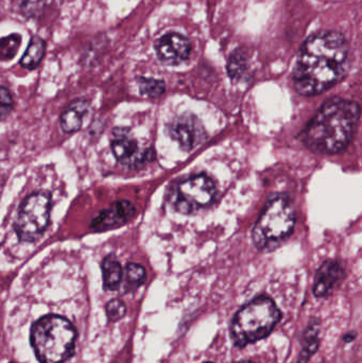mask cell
<instances>
[{"mask_svg":"<svg viewBox=\"0 0 362 363\" xmlns=\"http://www.w3.org/2000/svg\"><path fill=\"white\" fill-rule=\"evenodd\" d=\"M348 69L346 38L339 32H318L300 49L293 68V86L301 95H319L340 82Z\"/></svg>","mask_w":362,"mask_h":363,"instance_id":"cell-1","label":"cell"},{"mask_svg":"<svg viewBox=\"0 0 362 363\" xmlns=\"http://www.w3.org/2000/svg\"><path fill=\"white\" fill-rule=\"evenodd\" d=\"M359 117L361 108L356 102L332 98L308 123L303 142L315 152L336 155L350 144Z\"/></svg>","mask_w":362,"mask_h":363,"instance_id":"cell-2","label":"cell"},{"mask_svg":"<svg viewBox=\"0 0 362 363\" xmlns=\"http://www.w3.org/2000/svg\"><path fill=\"white\" fill-rule=\"evenodd\" d=\"M77 333L65 318H40L31 330V345L40 363H64L74 353Z\"/></svg>","mask_w":362,"mask_h":363,"instance_id":"cell-3","label":"cell"},{"mask_svg":"<svg viewBox=\"0 0 362 363\" xmlns=\"http://www.w3.org/2000/svg\"><path fill=\"white\" fill-rule=\"evenodd\" d=\"M282 319L272 298L259 296L244 305L234 317L231 336L234 345L244 347L267 338Z\"/></svg>","mask_w":362,"mask_h":363,"instance_id":"cell-4","label":"cell"},{"mask_svg":"<svg viewBox=\"0 0 362 363\" xmlns=\"http://www.w3.org/2000/svg\"><path fill=\"white\" fill-rule=\"evenodd\" d=\"M295 211L286 196H276L268 202L253 228L257 249L272 251L284 242L295 228Z\"/></svg>","mask_w":362,"mask_h":363,"instance_id":"cell-5","label":"cell"},{"mask_svg":"<svg viewBox=\"0 0 362 363\" xmlns=\"http://www.w3.org/2000/svg\"><path fill=\"white\" fill-rule=\"evenodd\" d=\"M51 199L48 192L28 196L19 208L14 228L19 240L33 242L47 230L50 221Z\"/></svg>","mask_w":362,"mask_h":363,"instance_id":"cell-6","label":"cell"},{"mask_svg":"<svg viewBox=\"0 0 362 363\" xmlns=\"http://www.w3.org/2000/svg\"><path fill=\"white\" fill-rule=\"evenodd\" d=\"M216 196V186L208 176L199 174L176 184L169 194V202L181 213H193L208 206Z\"/></svg>","mask_w":362,"mask_h":363,"instance_id":"cell-7","label":"cell"},{"mask_svg":"<svg viewBox=\"0 0 362 363\" xmlns=\"http://www.w3.org/2000/svg\"><path fill=\"white\" fill-rule=\"evenodd\" d=\"M111 147L117 161L128 167H137L152 159V151L140 150L137 142L132 138L127 129L120 128L113 131Z\"/></svg>","mask_w":362,"mask_h":363,"instance_id":"cell-8","label":"cell"},{"mask_svg":"<svg viewBox=\"0 0 362 363\" xmlns=\"http://www.w3.org/2000/svg\"><path fill=\"white\" fill-rule=\"evenodd\" d=\"M155 51L159 61L164 64L179 65L191 57V43L186 36L170 32L157 40Z\"/></svg>","mask_w":362,"mask_h":363,"instance_id":"cell-9","label":"cell"},{"mask_svg":"<svg viewBox=\"0 0 362 363\" xmlns=\"http://www.w3.org/2000/svg\"><path fill=\"white\" fill-rule=\"evenodd\" d=\"M168 133L185 151L191 150L203 140L201 123L193 115H183L168 125Z\"/></svg>","mask_w":362,"mask_h":363,"instance_id":"cell-10","label":"cell"},{"mask_svg":"<svg viewBox=\"0 0 362 363\" xmlns=\"http://www.w3.org/2000/svg\"><path fill=\"white\" fill-rule=\"evenodd\" d=\"M135 206L129 201H117L110 208L102 211L91 221V228L97 232L123 225L135 215Z\"/></svg>","mask_w":362,"mask_h":363,"instance_id":"cell-11","label":"cell"},{"mask_svg":"<svg viewBox=\"0 0 362 363\" xmlns=\"http://www.w3.org/2000/svg\"><path fill=\"white\" fill-rule=\"evenodd\" d=\"M344 277V270L338 262L327 260L319 269L314 286V294L317 298H323L335 287L336 284Z\"/></svg>","mask_w":362,"mask_h":363,"instance_id":"cell-12","label":"cell"},{"mask_svg":"<svg viewBox=\"0 0 362 363\" xmlns=\"http://www.w3.org/2000/svg\"><path fill=\"white\" fill-rule=\"evenodd\" d=\"M89 110V104L85 101H76L70 104L60 118V125L64 133H74L82 127L83 119Z\"/></svg>","mask_w":362,"mask_h":363,"instance_id":"cell-13","label":"cell"},{"mask_svg":"<svg viewBox=\"0 0 362 363\" xmlns=\"http://www.w3.org/2000/svg\"><path fill=\"white\" fill-rule=\"evenodd\" d=\"M45 53H46V42L40 36L33 35L19 63L21 67L26 69H35L42 63Z\"/></svg>","mask_w":362,"mask_h":363,"instance_id":"cell-14","label":"cell"},{"mask_svg":"<svg viewBox=\"0 0 362 363\" xmlns=\"http://www.w3.org/2000/svg\"><path fill=\"white\" fill-rule=\"evenodd\" d=\"M102 274L106 290L114 291L118 289L123 281V269L115 256L110 255L104 258L102 262Z\"/></svg>","mask_w":362,"mask_h":363,"instance_id":"cell-15","label":"cell"},{"mask_svg":"<svg viewBox=\"0 0 362 363\" xmlns=\"http://www.w3.org/2000/svg\"><path fill=\"white\" fill-rule=\"evenodd\" d=\"M320 328H319V322H312L306 328L302 338V351L300 353L299 362L307 363L312 355L318 351L320 345Z\"/></svg>","mask_w":362,"mask_h":363,"instance_id":"cell-16","label":"cell"},{"mask_svg":"<svg viewBox=\"0 0 362 363\" xmlns=\"http://www.w3.org/2000/svg\"><path fill=\"white\" fill-rule=\"evenodd\" d=\"M21 33H12L0 38V61L8 62L14 59L21 45Z\"/></svg>","mask_w":362,"mask_h":363,"instance_id":"cell-17","label":"cell"},{"mask_svg":"<svg viewBox=\"0 0 362 363\" xmlns=\"http://www.w3.org/2000/svg\"><path fill=\"white\" fill-rule=\"evenodd\" d=\"M140 94L147 97L157 98L165 91V82L153 78H140L138 80Z\"/></svg>","mask_w":362,"mask_h":363,"instance_id":"cell-18","label":"cell"},{"mask_svg":"<svg viewBox=\"0 0 362 363\" xmlns=\"http://www.w3.org/2000/svg\"><path fill=\"white\" fill-rule=\"evenodd\" d=\"M146 271L140 264H129L125 268V283L129 289H136L144 284Z\"/></svg>","mask_w":362,"mask_h":363,"instance_id":"cell-19","label":"cell"},{"mask_svg":"<svg viewBox=\"0 0 362 363\" xmlns=\"http://www.w3.org/2000/svg\"><path fill=\"white\" fill-rule=\"evenodd\" d=\"M46 1L47 0H19V11L26 18H38L44 12Z\"/></svg>","mask_w":362,"mask_h":363,"instance_id":"cell-20","label":"cell"},{"mask_svg":"<svg viewBox=\"0 0 362 363\" xmlns=\"http://www.w3.org/2000/svg\"><path fill=\"white\" fill-rule=\"evenodd\" d=\"M246 57L244 55L239 52L233 53V55L230 57L229 66H227L230 76L234 79L239 78L246 69Z\"/></svg>","mask_w":362,"mask_h":363,"instance_id":"cell-21","label":"cell"},{"mask_svg":"<svg viewBox=\"0 0 362 363\" xmlns=\"http://www.w3.org/2000/svg\"><path fill=\"white\" fill-rule=\"evenodd\" d=\"M125 311H127V308H125V303L118 298L110 301L106 305V315L111 322H117L123 319L125 315Z\"/></svg>","mask_w":362,"mask_h":363,"instance_id":"cell-22","label":"cell"},{"mask_svg":"<svg viewBox=\"0 0 362 363\" xmlns=\"http://www.w3.org/2000/svg\"><path fill=\"white\" fill-rule=\"evenodd\" d=\"M13 108V98L6 87L0 86V119L9 114Z\"/></svg>","mask_w":362,"mask_h":363,"instance_id":"cell-23","label":"cell"},{"mask_svg":"<svg viewBox=\"0 0 362 363\" xmlns=\"http://www.w3.org/2000/svg\"><path fill=\"white\" fill-rule=\"evenodd\" d=\"M355 338V334L354 333H351L350 335H348V336L344 337V341L346 342H351V341L353 340V339Z\"/></svg>","mask_w":362,"mask_h":363,"instance_id":"cell-24","label":"cell"},{"mask_svg":"<svg viewBox=\"0 0 362 363\" xmlns=\"http://www.w3.org/2000/svg\"><path fill=\"white\" fill-rule=\"evenodd\" d=\"M239 363H252L251 362H239Z\"/></svg>","mask_w":362,"mask_h":363,"instance_id":"cell-25","label":"cell"},{"mask_svg":"<svg viewBox=\"0 0 362 363\" xmlns=\"http://www.w3.org/2000/svg\"><path fill=\"white\" fill-rule=\"evenodd\" d=\"M204 363H213V362H204Z\"/></svg>","mask_w":362,"mask_h":363,"instance_id":"cell-26","label":"cell"}]
</instances>
